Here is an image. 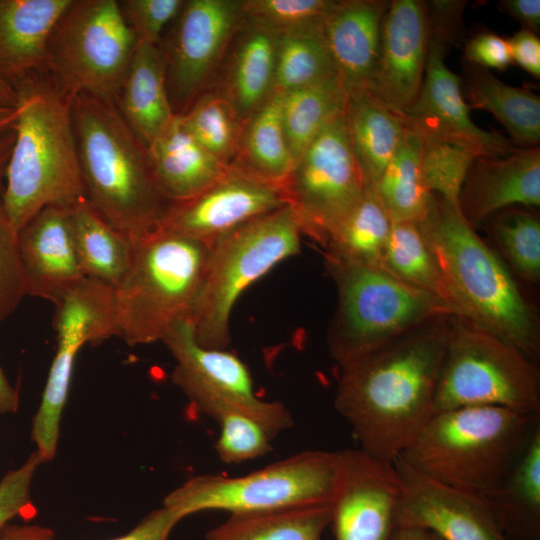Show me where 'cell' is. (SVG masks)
Returning <instances> with one entry per match:
<instances>
[{
    "mask_svg": "<svg viewBox=\"0 0 540 540\" xmlns=\"http://www.w3.org/2000/svg\"><path fill=\"white\" fill-rule=\"evenodd\" d=\"M393 221L374 187L367 186L348 213L330 231L323 254L342 261L378 266Z\"/></svg>",
    "mask_w": 540,
    "mask_h": 540,
    "instance_id": "obj_32",
    "label": "cell"
},
{
    "mask_svg": "<svg viewBox=\"0 0 540 540\" xmlns=\"http://www.w3.org/2000/svg\"><path fill=\"white\" fill-rule=\"evenodd\" d=\"M417 224L439 268L454 316L536 363L540 354L536 308L459 208L434 194L427 215Z\"/></svg>",
    "mask_w": 540,
    "mask_h": 540,
    "instance_id": "obj_2",
    "label": "cell"
},
{
    "mask_svg": "<svg viewBox=\"0 0 540 540\" xmlns=\"http://www.w3.org/2000/svg\"><path fill=\"white\" fill-rule=\"evenodd\" d=\"M14 142L6 166L2 208L18 232L50 205L85 196L72 118V98L53 82L29 78L16 86Z\"/></svg>",
    "mask_w": 540,
    "mask_h": 540,
    "instance_id": "obj_4",
    "label": "cell"
},
{
    "mask_svg": "<svg viewBox=\"0 0 540 540\" xmlns=\"http://www.w3.org/2000/svg\"><path fill=\"white\" fill-rule=\"evenodd\" d=\"M381 267L396 278L438 297L451 309L441 273L417 223L393 222Z\"/></svg>",
    "mask_w": 540,
    "mask_h": 540,
    "instance_id": "obj_38",
    "label": "cell"
},
{
    "mask_svg": "<svg viewBox=\"0 0 540 540\" xmlns=\"http://www.w3.org/2000/svg\"><path fill=\"white\" fill-rule=\"evenodd\" d=\"M426 540H440L436 535L430 533V532H427V537H426Z\"/></svg>",
    "mask_w": 540,
    "mask_h": 540,
    "instance_id": "obj_57",
    "label": "cell"
},
{
    "mask_svg": "<svg viewBox=\"0 0 540 540\" xmlns=\"http://www.w3.org/2000/svg\"><path fill=\"white\" fill-rule=\"evenodd\" d=\"M210 245L164 230L133 244L129 270L114 288L120 338L130 346L151 344L189 319Z\"/></svg>",
    "mask_w": 540,
    "mask_h": 540,
    "instance_id": "obj_7",
    "label": "cell"
},
{
    "mask_svg": "<svg viewBox=\"0 0 540 540\" xmlns=\"http://www.w3.org/2000/svg\"><path fill=\"white\" fill-rule=\"evenodd\" d=\"M302 232L285 205L214 240L189 321L198 344L226 349L230 317L241 294L282 261L300 252Z\"/></svg>",
    "mask_w": 540,
    "mask_h": 540,
    "instance_id": "obj_8",
    "label": "cell"
},
{
    "mask_svg": "<svg viewBox=\"0 0 540 540\" xmlns=\"http://www.w3.org/2000/svg\"><path fill=\"white\" fill-rule=\"evenodd\" d=\"M540 415L495 406L433 413L399 456L446 485L488 497L525 451Z\"/></svg>",
    "mask_w": 540,
    "mask_h": 540,
    "instance_id": "obj_5",
    "label": "cell"
},
{
    "mask_svg": "<svg viewBox=\"0 0 540 540\" xmlns=\"http://www.w3.org/2000/svg\"><path fill=\"white\" fill-rule=\"evenodd\" d=\"M396 526L424 530L440 540H512L486 497L436 481L398 457Z\"/></svg>",
    "mask_w": 540,
    "mask_h": 540,
    "instance_id": "obj_15",
    "label": "cell"
},
{
    "mask_svg": "<svg viewBox=\"0 0 540 540\" xmlns=\"http://www.w3.org/2000/svg\"><path fill=\"white\" fill-rule=\"evenodd\" d=\"M146 149L154 178L171 203L195 197L232 167L213 156L186 130L180 114Z\"/></svg>",
    "mask_w": 540,
    "mask_h": 540,
    "instance_id": "obj_26",
    "label": "cell"
},
{
    "mask_svg": "<svg viewBox=\"0 0 540 540\" xmlns=\"http://www.w3.org/2000/svg\"><path fill=\"white\" fill-rule=\"evenodd\" d=\"M498 7L522 25L523 29L535 34L540 30L539 0H500Z\"/></svg>",
    "mask_w": 540,
    "mask_h": 540,
    "instance_id": "obj_50",
    "label": "cell"
},
{
    "mask_svg": "<svg viewBox=\"0 0 540 540\" xmlns=\"http://www.w3.org/2000/svg\"><path fill=\"white\" fill-rule=\"evenodd\" d=\"M345 116L364 181L374 187L403 138L406 117L367 90L347 95Z\"/></svg>",
    "mask_w": 540,
    "mask_h": 540,
    "instance_id": "obj_28",
    "label": "cell"
},
{
    "mask_svg": "<svg viewBox=\"0 0 540 540\" xmlns=\"http://www.w3.org/2000/svg\"><path fill=\"white\" fill-rule=\"evenodd\" d=\"M54 328L56 353L31 432L35 451L43 462L56 454L61 417L79 350L87 343L95 345L119 335L114 288L85 278L56 304Z\"/></svg>",
    "mask_w": 540,
    "mask_h": 540,
    "instance_id": "obj_13",
    "label": "cell"
},
{
    "mask_svg": "<svg viewBox=\"0 0 540 540\" xmlns=\"http://www.w3.org/2000/svg\"><path fill=\"white\" fill-rule=\"evenodd\" d=\"M393 222L419 223L427 215L434 194L428 189L421 165V140L410 127L374 186Z\"/></svg>",
    "mask_w": 540,
    "mask_h": 540,
    "instance_id": "obj_33",
    "label": "cell"
},
{
    "mask_svg": "<svg viewBox=\"0 0 540 540\" xmlns=\"http://www.w3.org/2000/svg\"><path fill=\"white\" fill-rule=\"evenodd\" d=\"M451 318L430 320L340 368L334 408L359 449L393 463L433 415Z\"/></svg>",
    "mask_w": 540,
    "mask_h": 540,
    "instance_id": "obj_1",
    "label": "cell"
},
{
    "mask_svg": "<svg viewBox=\"0 0 540 540\" xmlns=\"http://www.w3.org/2000/svg\"><path fill=\"white\" fill-rule=\"evenodd\" d=\"M183 0H124L120 9L137 43L158 45L164 29L179 14Z\"/></svg>",
    "mask_w": 540,
    "mask_h": 540,
    "instance_id": "obj_44",
    "label": "cell"
},
{
    "mask_svg": "<svg viewBox=\"0 0 540 540\" xmlns=\"http://www.w3.org/2000/svg\"><path fill=\"white\" fill-rule=\"evenodd\" d=\"M72 118L89 204L132 244L158 231L172 203L116 104L79 94L72 98Z\"/></svg>",
    "mask_w": 540,
    "mask_h": 540,
    "instance_id": "obj_3",
    "label": "cell"
},
{
    "mask_svg": "<svg viewBox=\"0 0 540 540\" xmlns=\"http://www.w3.org/2000/svg\"><path fill=\"white\" fill-rule=\"evenodd\" d=\"M333 0H241L243 20L276 35L320 23Z\"/></svg>",
    "mask_w": 540,
    "mask_h": 540,
    "instance_id": "obj_42",
    "label": "cell"
},
{
    "mask_svg": "<svg viewBox=\"0 0 540 540\" xmlns=\"http://www.w3.org/2000/svg\"><path fill=\"white\" fill-rule=\"evenodd\" d=\"M116 106L147 148L177 115L172 107L166 62L158 45L137 43Z\"/></svg>",
    "mask_w": 540,
    "mask_h": 540,
    "instance_id": "obj_27",
    "label": "cell"
},
{
    "mask_svg": "<svg viewBox=\"0 0 540 540\" xmlns=\"http://www.w3.org/2000/svg\"><path fill=\"white\" fill-rule=\"evenodd\" d=\"M428 50L426 2L390 1L367 91L391 109L404 114L420 92Z\"/></svg>",
    "mask_w": 540,
    "mask_h": 540,
    "instance_id": "obj_20",
    "label": "cell"
},
{
    "mask_svg": "<svg viewBox=\"0 0 540 540\" xmlns=\"http://www.w3.org/2000/svg\"><path fill=\"white\" fill-rule=\"evenodd\" d=\"M181 515L165 505L146 515L130 532L112 540H168Z\"/></svg>",
    "mask_w": 540,
    "mask_h": 540,
    "instance_id": "obj_48",
    "label": "cell"
},
{
    "mask_svg": "<svg viewBox=\"0 0 540 540\" xmlns=\"http://www.w3.org/2000/svg\"><path fill=\"white\" fill-rule=\"evenodd\" d=\"M390 1L340 0L323 18V31L346 95L367 90Z\"/></svg>",
    "mask_w": 540,
    "mask_h": 540,
    "instance_id": "obj_23",
    "label": "cell"
},
{
    "mask_svg": "<svg viewBox=\"0 0 540 540\" xmlns=\"http://www.w3.org/2000/svg\"><path fill=\"white\" fill-rule=\"evenodd\" d=\"M18 407V391L9 383L0 367V414L15 413Z\"/></svg>",
    "mask_w": 540,
    "mask_h": 540,
    "instance_id": "obj_52",
    "label": "cell"
},
{
    "mask_svg": "<svg viewBox=\"0 0 540 540\" xmlns=\"http://www.w3.org/2000/svg\"><path fill=\"white\" fill-rule=\"evenodd\" d=\"M449 47L429 37L425 75L420 92L404 113L421 138L455 141L473 149L479 157H499L519 148L509 137L478 127L461 91V78L451 71L445 57Z\"/></svg>",
    "mask_w": 540,
    "mask_h": 540,
    "instance_id": "obj_19",
    "label": "cell"
},
{
    "mask_svg": "<svg viewBox=\"0 0 540 540\" xmlns=\"http://www.w3.org/2000/svg\"><path fill=\"white\" fill-rule=\"evenodd\" d=\"M339 459L329 525L335 540H390L400 492L394 464L361 449L339 451Z\"/></svg>",
    "mask_w": 540,
    "mask_h": 540,
    "instance_id": "obj_18",
    "label": "cell"
},
{
    "mask_svg": "<svg viewBox=\"0 0 540 540\" xmlns=\"http://www.w3.org/2000/svg\"><path fill=\"white\" fill-rule=\"evenodd\" d=\"M486 498L512 540H539L540 425L512 470Z\"/></svg>",
    "mask_w": 540,
    "mask_h": 540,
    "instance_id": "obj_31",
    "label": "cell"
},
{
    "mask_svg": "<svg viewBox=\"0 0 540 540\" xmlns=\"http://www.w3.org/2000/svg\"><path fill=\"white\" fill-rule=\"evenodd\" d=\"M420 140L422 172L428 189L459 208L462 185L478 154L451 140L421 137Z\"/></svg>",
    "mask_w": 540,
    "mask_h": 540,
    "instance_id": "obj_41",
    "label": "cell"
},
{
    "mask_svg": "<svg viewBox=\"0 0 540 540\" xmlns=\"http://www.w3.org/2000/svg\"><path fill=\"white\" fill-rule=\"evenodd\" d=\"M161 342L176 361L171 378L183 393L202 389L223 396L258 417L275 438L293 425L284 404L256 395L250 370L237 355L198 344L189 319L172 325Z\"/></svg>",
    "mask_w": 540,
    "mask_h": 540,
    "instance_id": "obj_16",
    "label": "cell"
},
{
    "mask_svg": "<svg viewBox=\"0 0 540 540\" xmlns=\"http://www.w3.org/2000/svg\"><path fill=\"white\" fill-rule=\"evenodd\" d=\"M69 207L47 206L17 232L26 294L55 305L87 278L74 245Z\"/></svg>",
    "mask_w": 540,
    "mask_h": 540,
    "instance_id": "obj_21",
    "label": "cell"
},
{
    "mask_svg": "<svg viewBox=\"0 0 540 540\" xmlns=\"http://www.w3.org/2000/svg\"><path fill=\"white\" fill-rule=\"evenodd\" d=\"M137 39L116 0H71L54 28L46 66L67 96L117 103Z\"/></svg>",
    "mask_w": 540,
    "mask_h": 540,
    "instance_id": "obj_11",
    "label": "cell"
},
{
    "mask_svg": "<svg viewBox=\"0 0 540 540\" xmlns=\"http://www.w3.org/2000/svg\"><path fill=\"white\" fill-rule=\"evenodd\" d=\"M466 62L488 69L504 70L512 63L508 39L495 33L482 32L464 45Z\"/></svg>",
    "mask_w": 540,
    "mask_h": 540,
    "instance_id": "obj_47",
    "label": "cell"
},
{
    "mask_svg": "<svg viewBox=\"0 0 540 540\" xmlns=\"http://www.w3.org/2000/svg\"><path fill=\"white\" fill-rule=\"evenodd\" d=\"M278 35L243 20L215 88L246 123L273 94Z\"/></svg>",
    "mask_w": 540,
    "mask_h": 540,
    "instance_id": "obj_24",
    "label": "cell"
},
{
    "mask_svg": "<svg viewBox=\"0 0 540 540\" xmlns=\"http://www.w3.org/2000/svg\"><path fill=\"white\" fill-rule=\"evenodd\" d=\"M339 452L308 450L243 476L203 474L164 498L182 518L208 511L229 513L330 505L338 483Z\"/></svg>",
    "mask_w": 540,
    "mask_h": 540,
    "instance_id": "obj_9",
    "label": "cell"
},
{
    "mask_svg": "<svg viewBox=\"0 0 540 540\" xmlns=\"http://www.w3.org/2000/svg\"><path fill=\"white\" fill-rule=\"evenodd\" d=\"M491 232L513 270L525 281L540 280V220L530 212L511 207L494 214Z\"/></svg>",
    "mask_w": 540,
    "mask_h": 540,
    "instance_id": "obj_40",
    "label": "cell"
},
{
    "mask_svg": "<svg viewBox=\"0 0 540 540\" xmlns=\"http://www.w3.org/2000/svg\"><path fill=\"white\" fill-rule=\"evenodd\" d=\"M167 47V87L174 109L206 90L243 22L241 0H188L174 19ZM175 111V110H174Z\"/></svg>",
    "mask_w": 540,
    "mask_h": 540,
    "instance_id": "obj_14",
    "label": "cell"
},
{
    "mask_svg": "<svg viewBox=\"0 0 540 540\" xmlns=\"http://www.w3.org/2000/svg\"><path fill=\"white\" fill-rule=\"evenodd\" d=\"M366 187L352 149L345 109L306 147L282 183L302 234L321 247Z\"/></svg>",
    "mask_w": 540,
    "mask_h": 540,
    "instance_id": "obj_12",
    "label": "cell"
},
{
    "mask_svg": "<svg viewBox=\"0 0 540 540\" xmlns=\"http://www.w3.org/2000/svg\"><path fill=\"white\" fill-rule=\"evenodd\" d=\"M427 531L397 526L390 540H426Z\"/></svg>",
    "mask_w": 540,
    "mask_h": 540,
    "instance_id": "obj_55",
    "label": "cell"
},
{
    "mask_svg": "<svg viewBox=\"0 0 540 540\" xmlns=\"http://www.w3.org/2000/svg\"><path fill=\"white\" fill-rule=\"evenodd\" d=\"M281 95V121L296 161L319 132L345 109L347 95L333 77Z\"/></svg>",
    "mask_w": 540,
    "mask_h": 540,
    "instance_id": "obj_36",
    "label": "cell"
},
{
    "mask_svg": "<svg viewBox=\"0 0 540 540\" xmlns=\"http://www.w3.org/2000/svg\"><path fill=\"white\" fill-rule=\"evenodd\" d=\"M17 118L16 108L0 107V135L11 130L13 123Z\"/></svg>",
    "mask_w": 540,
    "mask_h": 540,
    "instance_id": "obj_56",
    "label": "cell"
},
{
    "mask_svg": "<svg viewBox=\"0 0 540 540\" xmlns=\"http://www.w3.org/2000/svg\"><path fill=\"white\" fill-rule=\"evenodd\" d=\"M54 532L40 525H6L0 531V540H53Z\"/></svg>",
    "mask_w": 540,
    "mask_h": 540,
    "instance_id": "obj_51",
    "label": "cell"
},
{
    "mask_svg": "<svg viewBox=\"0 0 540 540\" xmlns=\"http://www.w3.org/2000/svg\"><path fill=\"white\" fill-rule=\"evenodd\" d=\"M515 205H540L539 146L476 158L459 194V210L473 228Z\"/></svg>",
    "mask_w": 540,
    "mask_h": 540,
    "instance_id": "obj_22",
    "label": "cell"
},
{
    "mask_svg": "<svg viewBox=\"0 0 540 540\" xmlns=\"http://www.w3.org/2000/svg\"><path fill=\"white\" fill-rule=\"evenodd\" d=\"M466 2L437 0L426 2L429 37L449 48L456 45L463 33V11Z\"/></svg>",
    "mask_w": 540,
    "mask_h": 540,
    "instance_id": "obj_46",
    "label": "cell"
},
{
    "mask_svg": "<svg viewBox=\"0 0 540 540\" xmlns=\"http://www.w3.org/2000/svg\"><path fill=\"white\" fill-rule=\"evenodd\" d=\"M331 522V504L230 513L205 540H322Z\"/></svg>",
    "mask_w": 540,
    "mask_h": 540,
    "instance_id": "obj_34",
    "label": "cell"
},
{
    "mask_svg": "<svg viewBox=\"0 0 540 540\" xmlns=\"http://www.w3.org/2000/svg\"><path fill=\"white\" fill-rule=\"evenodd\" d=\"M285 205L288 203L281 185L232 164L221 179L200 194L172 203L159 230L212 243Z\"/></svg>",
    "mask_w": 540,
    "mask_h": 540,
    "instance_id": "obj_17",
    "label": "cell"
},
{
    "mask_svg": "<svg viewBox=\"0 0 540 540\" xmlns=\"http://www.w3.org/2000/svg\"><path fill=\"white\" fill-rule=\"evenodd\" d=\"M324 262L337 290L327 346L339 368L430 320L454 316L441 299L382 267L328 256H324Z\"/></svg>",
    "mask_w": 540,
    "mask_h": 540,
    "instance_id": "obj_6",
    "label": "cell"
},
{
    "mask_svg": "<svg viewBox=\"0 0 540 540\" xmlns=\"http://www.w3.org/2000/svg\"><path fill=\"white\" fill-rule=\"evenodd\" d=\"M281 95L273 93L245 123L234 165L266 181L282 186L294 166V158L281 121Z\"/></svg>",
    "mask_w": 540,
    "mask_h": 540,
    "instance_id": "obj_35",
    "label": "cell"
},
{
    "mask_svg": "<svg viewBox=\"0 0 540 540\" xmlns=\"http://www.w3.org/2000/svg\"><path fill=\"white\" fill-rule=\"evenodd\" d=\"M468 406L540 415V372L514 346L452 316L433 413Z\"/></svg>",
    "mask_w": 540,
    "mask_h": 540,
    "instance_id": "obj_10",
    "label": "cell"
},
{
    "mask_svg": "<svg viewBox=\"0 0 540 540\" xmlns=\"http://www.w3.org/2000/svg\"><path fill=\"white\" fill-rule=\"evenodd\" d=\"M338 77L323 20L278 36L273 93L284 94Z\"/></svg>",
    "mask_w": 540,
    "mask_h": 540,
    "instance_id": "obj_37",
    "label": "cell"
},
{
    "mask_svg": "<svg viewBox=\"0 0 540 540\" xmlns=\"http://www.w3.org/2000/svg\"><path fill=\"white\" fill-rule=\"evenodd\" d=\"M26 295L17 232L0 202V323L16 310Z\"/></svg>",
    "mask_w": 540,
    "mask_h": 540,
    "instance_id": "obj_43",
    "label": "cell"
},
{
    "mask_svg": "<svg viewBox=\"0 0 540 540\" xmlns=\"http://www.w3.org/2000/svg\"><path fill=\"white\" fill-rule=\"evenodd\" d=\"M13 142L14 133L12 129L0 135V200L4 190L6 166Z\"/></svg>",
    "mask_w": 540,
    "mask_h": 540,
    "instance_id": "obj_54",
    "label": "cell"
},
{
    "mask_svg": "<svg viewBox=\"0 0 540 540\" xmlns=\"http://www.w3.org/2000/svg\"><path fill=\"white\" fill-rule=\"evenodd\" d=\"M512 62L535 78L540 77V39L537 34L521 28L508 39Z\"/></svg>",
    "mask_w": 540,
    "mask_h": 540,
    "instance_id": "obj_49",
    "label": "cell"
},
{
    "mask_svg": "<svg viewBox=\"0 0 540 540\" xmlns=\"http://www.w3.org/2000/svg\"><path fill=\"white\" fill-rule=\"evenodd\" d=\"M186 130L226 165L238 158L245 123L216 89L206 90L182 114Z\"/></svg>",
    "mask_w": 540,
    "mask_h": 540,
    "instance_id": "obj_39",
    "label": "cell"
},
{
    "mask_svg": "<svg viewBox=\"0 0 540 540\" xmlns=\"http://www.w3.org/2000/svg\"><path fill=\"white\" fill-rule=\"evenodd\" d=\"M44 463L34 451L17 469L10 470L0 481V531L15 516L31 505L30 489L33 476Z\"/></svg>",
    "mask_w": 540,
    "mask_h": 540,
    "instance_id": "obj_45",
    "label": "cell"
},
{
    "mask_svg": "<svg viewBox=\"0 0 540 540\" xmlns=\"http://www.w3.org/2000/svg\"><path fill=\"white\" fill-rule=\"evenodd\" d=\"M464 79L469 107L491 113L518 147H538L540 97L530 90L508 85L488 69L465 62Z\"/></svg>",
    "mask_w": 540,
    "mask_h": 540,
    "instance_id": "obj_29",
    "label": "cell"
},
{
    "mask_svg": "<svg viewBox=\"0 0 540 540\" xmlns=\"http://www.w3.org/2000/svg\"><path fill=\"white\" fill-rule=\"evenodd\" d=\"M71 0H0V67L17 86L46 66L49 41Z\"/></svg>",
    "mask_w": 540,
    "mask_h": 540,
    "instance_id": "obj_25",
    "label": "cell"
},
{
    "mask_svg": "<svg viewBox=\"0 0 540 540\" xmlns=\"http://www.w3.org/2000/svg\"><path fill=\"white\" fill-rule=\"evenodd\" d=\"M19 102V93L16 86L8 79L0 67V107L16 108Z\"/></svg>",
    "mask_w": 540,
    "mask_h": 540,
    "instance_id": "obj_53",
    "label": "cell"
},
{
    "mask_svg": "<svg viewBox=\"0 0 540 540\" xmlns=\"http://www.w3.org/2000/svg\"><path fill=\"white\" fill-rule=\"evenodd\" d=\"M69 209L74 245L85 276L116 288L129 270L132 242L111 227L86 198Z\"/></svg>",
    "mask_w": 540,
    "mask_h": 540,
    "instance_id": "obj_30",
    "label": "cell"
}]
</instances>
